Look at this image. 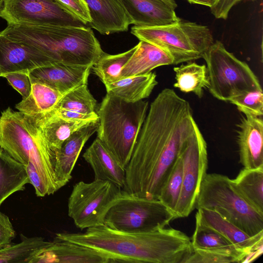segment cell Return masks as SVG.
<instances>
[{"label":"cell","mask_w":263,"mask_h":263,"mask_svg":"<svg viewBox=\"0 0 263 263\" xmlns=\"http://www.w3.org/2000/svg\"><path fill=\"white\" fill-rule=\"evenodd\" d=\"M245 115L262 117L263 93L262 89L243 92L232 98L229 101Z\"/></svg>","instance_id":"cell-35"},{"label":"cell","mask_w":263,"mask_h":263,"mask_svg":"<svg viewBox=\"0 0 263 263\" xmlns=\"http://www.w3.org/2000/svg\"><path fill=\"white\" fill-rule=\"evenodd\" d=\"M231 180L242 198L263 215V167L256 169L243 168Z\"/></svg>","instance_id":"cell-26"},{"label":"cell","mask_w":263,"mask_h":263,"mask_svg":"<svg viewBox=\"0 0 263 263\" xmlns=\"http://www.w3.org/2000/svg\"><path fill=\"white\" fill-rule=\"evenodd\" d=\"M30 117L39 126L47 143L58 155L63 143L71 135L83 126L95 121L68 119L48 112Z\"/></svg>","instance_id":"cell-23"},{"label":"cell","mask_w":263,"mask_h":263,"mask_svg":"<svg viewBox=\"0 0 263 263\" xmlns=\"http://www.w3.org/2000/svg\"><path fill=\"white\" fill-rule=\"evenodd\" d=\"M237 130L240 162L247 169L263 167V121L261 117H242Z\"/></svg>","instance_id":"cell-17"},{"label":"cell","mask_w":263,"mask_h":263,"mask_svg":"<svg viewBox=\"0 0 263 263\" xmlns=\"http://www.w3.org/2000/svg\"><path fill=\"white\" fill-rule=\"evenodd\" d=\"M137 45L121 70V79L147 73L158 67L174 64L172 57L158 47L144 41H140Z\"/></svg>","instance_id":"cell-22"},{"label":"cell","mask_w":263,"mask_h":263,"mask_svg":"<svg viewBox=\"0 0 263 263\" xmlns=\"http://www.w3.org/2000/svg\"><path fill=\"white\" fill-rule=\"evenodd\" d=\"M4 5V0H0V13L3 9Z\"/></svg>","instance_id":"cell-44"},{"label":"cell","mask_w":263,"mask_h":263,"mask_svg":"<svg viewBox=\"0 0 263 263\" xmlns=\"http://www.w3.org/2000/svg\"><path fill=\"white\" fill-rule=\"evenodd\" d=\"M0 17L10 25L88 26L55 0H4Z\"/></svg>","instance_id":"cell-12"},{"label":"cell","mask_w":263,"mask_h":263,"mask_svg":"<svg viewBox=\"0 0 263 263\" xmlns=\"http://www.w3.org/2000/svg\"><path fill=\"white\" fill-rule=\"evenodd\" d=\"M55 238L106 254L110 262L184 263L193 249L191 239L172 228L135 233L102 224L84 233H57Z\"/></svg>","instance_id":"cell-2"},{"label":"cell","mask_w":263,"mask_h":263,"mask_svg":"<svg viewBox=\"0 0 263 263\" xmlns=\"http://www.w3.org/2000/svg\"><path fill=\"white\" fill-rule=\"evenodd\" d=\"M0 34L34 47L51 64L63 63L92 66L104 53L88 26L8 25Z\"/></svg>","instance_id":"cell-3"},{"label":"cell","mask_w":263,"mask_h":263,"mask_svg":"<svg viewBox=\"0 0 263 263\" xmlns=\"http://www.w3.org/2000/svg\"><path fill=\"white\" fill-rule=\"evenodd\" d=\"M191 240L192 248L195 249H224L241 252L221 234L203 222L197 213L195 228Z\"/></svg>","instance_id":"cell-31"},{"label":"cell","mask_w":263,"mask_h":263,"mask_svg":"<svg viewBox=\"0 0 263 263\" xmlns=\"http://www.w3.org/2000/svg\"><path fill=\"white\" fill-rule=\"evenodd\" d=\"M237 3V0H220L210 8L211 12L216 18L226 20L230 10Z\"/></svg>","instance_id":"cell-41"},{"label":"cell","mask_w":263,"mask_h":263,"mask_svg":"<svg viewBox=\"0 0 263 263\" xmlns=\"http://www.w3.org/2000/svg\"><path fill=\"white\" fill-rule=\"evenodd\" d=\"M176 82L174 86L185 93L193 92L201 98L203 89L209 84L207 69L205 65L189 62L174 68Z\"/></svg>","instance_id":"cell-28"},{"label":"cell","mask_w":263,"mask_h":263,"mask_svg":"<svg viewBox=\"0 0 263 263\" xmlns=\"http://www.w3.org/2000/svg\"><path fill=\"white\" fill-rule=\"evenodd\" d=\"M192 4H196L206 6L211 8L215 6L220 0H186Z\"/></svg>","instance_id":"cell-42"},{"label":"cell","mask_w":263,"mask_h":263,"mask_svg":"<svg viewBox=\"0 0 263 263\" xmlns=\"http://www.w3.org/2000/svg\"><path fill=\"white\" fill-rule=\"evenodd\" d=\"M91 22L89 27L103 35L127 31L132 21L120 0H85Z\"/></svg>","instance_id":"cell-18"},{"label":"cell","mask_w":263,"mask_h":263,"mask_svg":"<svg viewBox=\"0 0 263 263\" xmlns=\"http://www.w3.org/2000/svg\"><path fill=\"white\" fill-rule=\"evenodd\" d=\"M156 74L148 72L122 78L105 85L107 93L127 102H136L148 98L157 85Z\"/></svg>","instance_id":"cell-24"},{"label":"cell","mask_w":263,"mask_h":263,"mask_svg":"<svg viewBox=\"0 0 263 263\" xmlns=\"http://www.w3.org/2000/svg\"><path fill=\"white\" fill-rule=\"evenodd\" d=\"M99 120L93 121L75 132L63 143L58 155L55 175L60 189L72 177V172L86 142L97 132Z\"/></svg>","instance_id":"cell-20"},{"label":"cell","mask_w":263,"mask_h":263,"mask_svg":"<svg viewBox=\"0 0 263 263\" xmlns=\"http://www.w3.org/2000/svg\"><path fill=\"white\" fill-rule=\"evenodd\" d=\"M3 149L0 147V151L2 150Z\"/></svg>","instance_id":"cell-45"},{"label":"cell","mask_w":263,"mask_h":263,"mask_svg":"<svg viewBox=\"0 0 263 263\" xmlns=\"http://www.w3.org/2000/svg\"><path fill=\"white\" fill-rule=\"evenodd\" d=\"M120 1L135 26H164L180 19L175 10L162 0Z\"/></svg>","instance_id":"cell-19"},{"label":"cell","mask_w":263,"mask_h":263,"mask_svg":"<svg viewBox=\"0 0 263 263\" xmlns=\"http://www.w3.org/2000/svg\"><path fill=\"white\" fill-rule=\"evenodd\" d=\"M83 157L92 169L94 180L109 181L123 189L125 169L97 137Z\"/></svg>","instance_id":"cell-21"},{"label":"cell","mask_w":263,"mask_h":263,"mask_svg":"<svg viewBox=\"0 0 263 263\" xmlns=\"http://www.w3.org/2000/svg\"><path fill=\"white\" fill-rule=\"evenodd\" d=\"M237 3L239 1H240L241 0H237Z\"/></svg>","instance_id":"cell-46"},{"label":"cell","mask_w":263,"mask_h":263,"mask_svg":"<svg viewBox=\"0 0 263 263\" xmlns=\"http://www.w3.org/2000/svg\"><path fill=\"white\" fill-rule=\"evenodd\" d=\"M213 209L248 235H263V215L249 204L228 176L216 173L205 175L196 208Z\"/></svg>","instance_id":"cell-6"},{"label":"cell","mask_w":263,"mask_h":263,"mask_svg":"<svg viewBox=\"0 0 263 263\" xmlns=\"http://www.w3.org/2000/svg\"><path fill=\"white\" fill-rule=\"evenodd\" d=\"M92 67L59 63L35 68L29 73V76L31 84L41 83L64 95L87 84Z\"/></svg>","instance_id":"cell-13"},{"label":"cell","mask_w":263,"mask_h":263,"mask_svg":"<svg viewBox=\"0 0 263 263\" xmlns=\"http://www.w3.org/2000/svg\"><path fill=\"white\" fill-rule=\"evenodd\" d=\"M97 100L87 84L80 85L63 95L54 108L85 114L97 113Z\"/></svg>","instance_id":"cell-32"},{"label":"cell","mask_w":263,"mask_h":263,"mask_svg":"<svg viewBox=\"0 0 263 263\" xmlns=\"http://www.w3.org/2000/svg\"><path fill=\"white\" fill-rule=\"evenodd\" d=\"M131 33L162 49L173 59L174 64L191 62L203 57L214 40L206 26L181 20L167 25L133 26Z\"/></svg>","instance_id":"cell-7"},{"label":"cell","mask_w":263,"mask_h":263,"mask_svg":"<svg viewBox=\"0 0 263 263\" xmlns=\"http://www.w3.org/2000/svg\"><path fill=\"white\" fill-rule=\"evenodd\" d=\"M21 236L20 243H11L0 249V263H30L33 257L50 242L41 237Z\"/></svg>","instance_id":"cell-29"},{"label":"cell","mask_w":263,"mask_h":263,"mask_svg":"<svg viewBox=\"0 0 263 263\" xmlns=\"http://www.w3.org/2000/svg\"><path fill=\"white\" fill-rule=\"evenodd\" d=\"M15 234L9 218L0 211V249L11 243Z\"/></svg>","instance_id":"cell-39"},{"label":"cell","mask_w":263,"mask_h":263,"mask_svg":"<svg viewBox=\"0 0 263 263\" xmlns=\"http://www.w3.org/2000/svg\"><path fill=\"white\" fill-rule=\"evenodd\" d=\"M174 10L176 8L177 5L175 0H162Z\"/></svg>","instance_id":"cell-43"},{"label":"cell","mask_w":263,"mask_h":263,"mask_svg":"<svg viewBox=\"0 0 263 263\" xmlns=\"http://www.w3.org/2000/svg\"><path fill=\"white\" fill-rule=\"evenodd\" d=\"M175 219L174 213L159 200L137 197L123 190L104 224L120 231L147 232L164 228Z\"/></svg>","instance_id":"cell-9"},{"label":"cell","mask_w":263,"mask_h":263,"mask_svg":"<svg viewBox=\"0 0 263 263\" xmlns=\"http://www.w3.org/2000/svg\"><path fill=\"white\" fill-rule=\"evenodd\" d=\"M9 84L22 96L23 99L27 98L31 93L32 84L29 73L23 72H14L2 76Z\"/></svg>","instance_id":"cell-36"},{"label":"cell","mask_w":263,"mask_h":263,"mask_svg":"<svg viewBox=\"0 0 263 263\" xmlns=\"http://www.w3.org/2000/svg\"><path fill=\"white\" fill-rule=\"evenodd\" d=\"M86 25L91 22L89 10L85 0H55Z\"/></svg>","instance_id":"cell-37"},{"label":"cell","mask_w":263,"mask_h":263,"mask_svg":"<svg viewBox=\"0 0 263 263\" xmlns=\"http://www.w3.org/2000/svg\"><path fill=\"white\" fill-rule=\"evenodd\" d=\"M25 167L29 182L34 187L36 196L44 197L46 195H49L47 186L33 164L29 162L25 165Z\"/></svg>","instance_id":"cell-38"},{"label":"cell","mask_w":263,"mask_h":263,"mask_svg":"<svg viewBox=\"0 0 263 263\" xmlns=\"http://www.w3.org/2000/svg\"><path fill=\"white\" fill-rule=\"evenodd\" d=\"M110 260V256L94 249L55 239L34 255L30 263H108Z\"/></svg>","instance_id":"cell-16"},{"label":"cell","mask_w":263,"mask_h":263,"mask_svg":"<svg viewBox=\"0 0 263 263\" xmlns=\"http://www.w3.org/2000/svg\"><path fill=\"white\" fill-rule=\"evenodd\" d=\"M0 147L24 166L31 162L45 182L49 195L60 189L55 175L58 153L47 143L31 117L10 107L2 111Z\"/></svg>","instance_id":"cell-4"},{"label":"cell","mask_w":263,"mask_h":263,"mask_svg":"<svg viewBox=\"0 0 263 263\" xmlns=\"http://www.w3.org/2000/svg\"><path fill=\"white\" fill-rule=\"evenodd\" d=\"M201 220L221 234L251 262L262 253L263 235L252 237L223 217L213 209L200 208L196 212Z\"/></svg>","instance_id":"cell-15"},{"label":"cell","mask_w":263,"mask_h":263,"mask_svg":"<svg viewBox=\"0 0 263 263\" xmlns=\"http://www.w3.org/2000/svg\"><path fill=\"white\" fill-rule=\"evenodd\" d=\"M182 184V163L179 155L166 181L161 189L158 198V200L174 212L175 215Z\"/></svg>","instance_id":"cell-34"},{"label":"cell","mask_w":263,"mask_h":263,"mask_svg":"<svg viewBox=\"0 0 263 263\" xmlns=\"http://www.w3.org/2000/svg\"><path fill=\"white\" fill-rule=\"evenodd\" d=\"M137 47L136 45L126 51L116 54L104 52L94 64L91 69L104 85L121 79V70Z\"/></svg>","instance_id":"cell-30"},{"label":"cell","mask_w":263,"mask_h":263,"mask_svg":"<svg viewBox=\"0 0 263 263\" xmlns=\"http://www.w3.org/2000/svg\"><path fill=\"white\" fill-rule=\"evenodd\" d=\"M197 123L189 102L171 88L150 105L130 160L123 190L158 200L179 154Z\"/></svg>","instance_id":"cell-1"},{"label":"cell","mask_w":263,"mask_h":263,"mask_svg":"<svg viewBox=\"0 0 263 263\" xmlns=\"http://www.w3.org/2000/svg\"><path fill=\"white\" fill-rule=\"evenodd\" d=\"M147 101L127 102L106 93L98 111L97 138L125 169L147 115Z\"/></svg>","instance_id":"cell-5"},{"label":"cell","mask_w":263,"mask_h":263,"mask_svg":"<svg viewBox=\"0 0 263 263\" xmlns=\"http://www.w3.org/2000/svg\"><path fill=\"white\" fill-rule=\"evenodd\" d=\"M123 189L107 181L94 180L76 183L68 200V214L81 230L104 224L109 209Z\"/></svg>","instance_id":"cell-10"},{"label":"cell","mask_w":263,"mask_h":263,"mask_svg":"<svg viewBox=\"0 0 263 263\" xmlns=\"http://www.w3.org/2000/svg\"><path fill=\"white\" fill-rule=\"evenodd\" d=\"M202 58L206 64L207 88L216 99L229 101L243 92L262 89L249 65L228 51L221 42H214Z\"/></svg>","instance_id":"cell-8"},{"label":"cell","mask_w":263,"mask_h":263,"mask_svg":"<svg viewBox=\"0 0 263 263\" xmlns=\"http://www.w3.org/2000/svg\"><path fill=\"white\" fill-rule=\"evenodd\" d=\"M48 112L55 116L68 119L89 121L99 120L97 113L85 114L58 108H54Z\"/></svg>","instance_id":"cell-40"},{"label":"cell","mask_w":263,"mask_h":263,"mask_svg":"<svg viewBox=\"0 0 263 263\" xmlns=\"http://www.w3.org/2000/svg\"><path fill=\"white\" fill-rule=\"evenodd\" d=\"M179 156L182 163V184L176 219L187 217L195 209L201 184L206 174L207 144L197 124Z\"/></svg>","instance_id":"cell-11"},{"label":"cell","mask_w":263,"mask_h":263,"mask_svg":"<svg viewBox=\"0 0 263 263\" xmlns=\"http://www.w3.org/2000/svg\"><path fill=\"white\" fill-rule=\"evenodd\" d=\"M0 77H1V73H0Z\"/></svg>","instance_id":"cell-47"},{"label":"cell","mask_w":263,"mask_h":263,"mask_svg":"<svg viewBox=\"0 0 263 263\" xmlns=\"http://www.w3.org/2000/svg\"><path fill=\"white\" fill-rule=\"evenodd\" d=\"M246 254L237 251L193 248L184 263L246 262Z\"/></svg>","instance_id":"cell-33"},{"label":"cell","mask_w":263,"mask_h":263,"mask_svg":"<svg viewBox=\"0 0 263 263\" xmlns=\"http://www.w3.org/2000/svg\"><path fill=\"white\" fill-rule=\"evenodd\" d=\"M52 65L49 59L34 47L13 41L0 34V73H29L31 70Z\"/></svg>","instance_id":"cell-14"},{"label":"cell","mask_w":263,"mask_h":263,"mask_svg":"<svg viewBox=\"0 0 263 263\" xmlns=\"http://www.w3.org/2000/svg\"><path fill=\"white\" fill-rule=\"evenodd\" d=\"M29 180L25 166L0 151V206L11 194L23 190Z\"/></svg>","instance_id":"cell-25"},{"label":"cell","mask_w":263,"mask_h":263,"mask_svg":"<svg viewBox=\"0 0 263 263\" xmlns=\"http://www.w3.org/2000/svg\"><path fill=\"white\" fill-rule=\"evenodd\" d=\"M64 94L47 85L32 83L29 96L15 105L24 115L33 116L48 112L56 106Z\"/></svg>","instance_id":"cell-27"}]
</instances>
